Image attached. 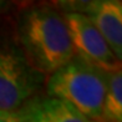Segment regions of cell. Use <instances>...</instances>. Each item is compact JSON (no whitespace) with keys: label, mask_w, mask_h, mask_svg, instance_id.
Returning <instances> with one entry per match:
<instances>
[{"label":"cell","mask_w":122,"mask_h":122,"mask_svg":"<svg viewBox=\"0 0 122 122\" xmlns=\"http://www.w3.org/2000/svg\"><path fill=\"white\" fill-rule=\"evenodd\" d=\"M0 122H23L20 118V115L16 111H8L0 110Z\"/></svg>","instance_id":"ba28073f"},{"label":"cell","mask_w":122,"mask_h":122,"mask_svg":"<svg viewBox=\"0 0 122 122\" xmlns=\"http://www.w3.org/2000/svg\"><path fill=\"white\" fill-rule=\"evenodd\" d=\"M47 96L62 100L87 118L102 122L106 72L74 56L49 76Z\"/></svg>","instance_id":"7a4b0ae2"},{"label":"cell","mask_w":122,"mask_h":122,"mask_svg":"<svg viewBox=\"0 0 122 122\" xmlns=\"http://www.w3.org/2000/svg\"><path fill=\"white\" fill-rule=\"evenodd\" d=\"M85 14L111 51L120 61L122 59V3L120 0H98L86 3L82 6Z\"/></svg>","instance_id":"5b68a950"},{"label":"cell","mask_w":122,"mask_h":122,"mask_svg":"<svg viewBox=\"0 0 122 122\" xmlns=\"http://www.w3.org/2000/svg\"><path fill=\"white\" fill-rule=\"evenodd\" d=\"M75 56L103 72L121 69V61L111 51L107 42L85 14L69 11L64 14Z\"/></svg>","instance_id":"277c9868"},{"label":"cell","mask_w":122,"mask_h":122,"mask_svg":"<svg viewBox=\"0 0 122 122\" xmlns=\"http://www.w3.org/2000/svg\"><path fill=\"white\" fill-rule=\"evenodd\" d=\"M41 76L19 47L0 44V110H19L39 88Z\"/></svg>","instance_id":"3957f363"},{"label":"cell","mask_w":122,"mask_h":122,"mask_svg":"<svg viewBox=\"0 0 122 122\" xmlns=\"http://www.w3.org/2000/svg\"><path fill=\"white\" fill-rule=\"evenodd\" d=\"M102 122H122V71L106 72Z\"/></svg>","instance_id":"52a82bcc"},{"label":"cell","mask_w":122,"mask_h":122,"mask_svg":"<svg viewBox=\"0 0 122 122\" xmlns=\"http://www.w3.org/2000/svg\"><path fill=\"white\" fill-rule=\"evenodd\" d=\"M18 112L23 122H96L67 102L51 96L31 97Z\"/></svg>","instance_id":"8992f818"},{"label":"cell","mask_w":122,"mask_h":122,"mask_svg":"<svg viewBox=\"0 0 122 122\" xmlns=\"http://www.w3.org/2000/svg\"><path fill=\"white\" fill-rule=\"evenodd\" d=\"M20 50L41 75H51L75 56L64 14L47 6L31 8L18 24Z\"/></svg>","instance_id":"6da1fadb"}]
</instances>
